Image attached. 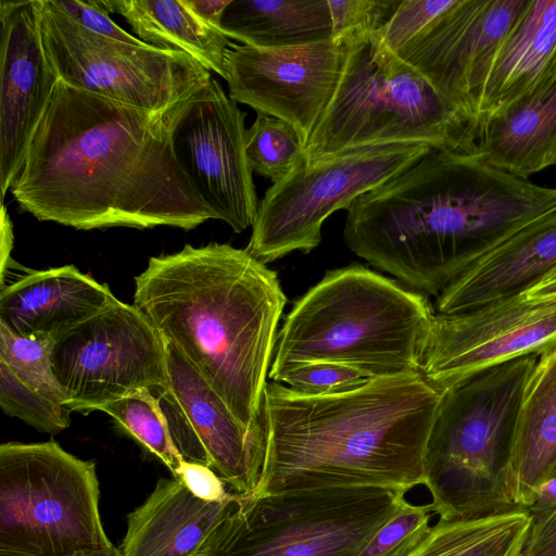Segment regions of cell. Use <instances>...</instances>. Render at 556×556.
<instances>
[{
	"instance_id": "6da1fadb",
	"label": "cell",
	"mask_w": 556,
	"mask_h": 556,
	"mask_svg": "<svg viewBox=\"0 0 556 556\" xmlns=\"http://www.w3.org/2000/svg\"><path fill=\"white\" fill-rule=\"evenodd\" d=\"M200 93L149 111L58 80L10 191L23 212L79 230H191L215 214L175 152Z\"/></svg>"
},
{
	"instance_id": "7a4b0ae2",
	"label": "cell",
	"mask_w": 556,
	"mask_h": 556,
	"mask_svg": "<svg viewBox=\"0 0 556 556\" xmlns=\"http://www.w3.org/2000/svg\"><path fill=\"white\" fill-rule=\"evenodd\" d=\"M556 207V188L486 163L476 151L431 150L346 210V247L417 292L438 296L455 264Z\"/></svg>"
},
{
	"instance_id": "3957f363",
	"label": "cell",
	"mask_w": 556,
	"mask_h": 556,
	"mask_svg": "<svg viewBox=\"0 0 556 556\" xmlns=\"http://www.w3.org/2000/svg\"><path fill=\"white\" fill-rule=\"evenodd\" d=\"M443 392L420 371L309 395L276 381L264 391V458L252 494L425 483V456Z\"/></svg>"
},
{
	"instance_id": "277c9868",
	"label": "cell",
	"mask_w": 556,
	"mask_h": 556,
	"mask_svg": "<svg viewBox=\"0 0 556 556\" xmlns=\"http://www.w3.org/2000/svg\"><path fill=\"white\" fill-rule=\"evenodd\" d=\"M287 304L277 274L245 249L212 242L150 257L134 305L248 430L263 424L264 391Z\"/></svg>"
},
{
	"instance_id": "5b68a950",
	"label": "cell",
	"mask_w": 556,
	"mask_h": 556,
	"mask_svg": "<svg viewBox=\"0 0 556 556\" xmlns=\"http://www.w3.org/2000/svg\"><path fill=\"white\" fill-rule=\"evenodd\" d=\"M434 315L427 295L365 266L328 270L285 317L268 378L314 362L368 379L420 371Z\"/></svg>"
},
{
	"instance_id": "8992f818",
	"label": "cell",
	"mask_w": 556,
	"mask_h": 556,
	"mask_svg": "<svg viewBox=\"0 0 556 556\" xmlns=\"http://www.w3.org/2000/svg\"><path fill=\"white\" fill-rule=\"evenodd\" d=\"M346 47L337 90L304 148L307 163L392 143L476 151L472 123L375 33Z\"/></svg>"
},
{
	"instance_id": "52a82bcc",
	"label": "cell",
	"mask_w": 556,
	"mask_h": 556,
	"mask_svg": "<svg viewBox=\"0 0 556 556\" xmlns=\"http://www.w3.org/2000/svg\"><path fill=\"white\" fill-rule=\"evenodd\" d=\"M536 356L500 364L443 392L426 450L424 483L439 519L519 509L508 488V441L521 388Z\"/></svg>"
},
{
	"instance_id": "ba28073f",
	"label": "cell",
	"mask_w": 556,
	"mask_h": 556,
	"mask_svg": "<svg viewBox=\"0 0 556 556\" xmlns=\"http://www.w3.org/2000/svg\"><path fill=\"white\" fill-rule=\"evenodd\" d=\"M405 494L374 485L236 493L201 556H358Z\"/></svg>"
},
{
	"instance_id": "9c48e42d",
	"label": "cell",
	"mask_w": 556,
	"mask_h": 556,
	"mask_svg": "<svg viewBox=\"0 0 556 556\" xmlns=\"http://www.w3.org/2000/svg\"><path fill=\"white\" fill-rule=\"evenodd\" d=\"M99 501L94 462L52 440L0 445V556H67L115 547Z\"/></svg>"
},
{
	"instance_id": "30bf717a",
	"label": "cell",
	"mask_w": 556,
	"mask_h": 556,
	"mask_svg": "<svg viewBox=\"0 0 556 556\" xmlns=\"http://www.w3.org/2000/svg\"><path fill=\"white\" fill-rule=\"evenodd\" d=\"M433 148L392 143L350 149L314 163L303 160L261 200L245 250L264 264L291 252L308 254L336 211L406 170Z\"/></svg>"
},
{
	"instance_id": "8fae6325",
	"label": "cell",
	"mask_w": 556,
	"mask_h": 556,
	"mask_svg": "<svg viewBox=\"0 0 556 556\" xmlns=\"http://www.w3.org/2000/svg\"><path fill=\"white\" fill-rule=\"evenodd\" d=\"M40 34L59 80L110 100L157 111L203 91L211 72L190 55L93 34L51 0H39Z\"/></svg>"
},
{
	"instance_id": "7c38bea8",
	"label": "cell",
	"mask_w": 556,
	"mask_h": 556,
	"mask_svg": "<svg viewBox=\"0 0 556 556\" xmlns=\"http://www.w3.org/2000/svg\"><path fill=\"white\" fill-rule=\"evenodd\" d=\"M51 361L71 412L98 410L170 382L166 341L140 309L117 298L56 338Z\"/></svg>"
},
{
	"instance_id": "4fadbf2b",
	"label": "cell",
	"mask_w": 556,
	"mask_h": 556,
	"mask_svg": "<svg viewBox=\"0 0 556 556\" xmlns=\"http://www.w3.org/2000/svg\"><path fill=\"white\" fill-rule=\"evenodd\" d=\"M556 344V294L521 292L451 315L435 313L420 374L441 392L473 376Z\"/></svg>"
},
{
	"instance_id": "5bb4252c",
	"label": "cell",
	"mask_w": 556,
	"mask_h": 556,
	"mask_svg": "<svg viewBox=\"0 0 556 556\" xmlns=\"http://www.w3.org/2000/svg\"><path fill=\"white\" fill-rule=\"evenodd\" d=\"M529 0H455L395 54L475 126L495 56Z\"/></svg>"
},
{
	"instance_id": "9a60e30c",
	"label": "cell",
	"mask_w": 556,
	"mask_h": 556,
	"mask_svg": "<svg viewBox=\"0 0 556 556\" xmlns=\"http://www.w3.org/2000/svg\"><path fill=\"white\" fill-rule=\"evenodd\" d=\"M348 54L331 40L286 48L232 45L228 97L291 125L304 148L339 85Z\"/></svg>"
},
{
	"instance_id": "2e32d148",
	"label": "cell",
	"mask_w": 556,
	"mask_h": 556,
	"mask_svg": "<svg viewBox=\"0 0 556 556\" xmlns=\"http://www.w3.org/2000/svg\"><path fill=\"white\" fill-rule=\"evenodd\" d=\"M167 343V342H166ZM169 387L151 390L184 460L210 467L238 494H252L264 458V422L245 429L207 381L170 344Z\"/></svg>"
},
{
	"instance_id": "e0dca14e",
	"label": "cell",
	"mask_w": 556,
	"mask_h": 556,
	"mask_svg": "<svg viewBox=\"0 0 556 556\" xmlns=\"http://www.w3.org/2000/svg\"><path fill=\"white\" fill-rule=\"evenodd\" d=\"M245 116L213 78L174 137L178 161L194 188L216 219L236 233L253 226L260 204L245 152Z\"/></svg>"
},
{
	"instance_id": "ac0fdd59",
	"label": "cell",
	"mask_w": 556,
	"mask_h": 556,
	"mask_svg": "<svg viewBox=\"0 0 556 556\" xmlns=\"http://www.w3.org/2000/svg\"><path fill=\"white\" fill-rule=\"evenodd\" d=\"M39 0L0 1L1 200L21 170L33 135L59 80L46 56Z\"/></svg>"
},
{
	"instance_id": "d6986e66",
	"label": "cell",
	"mask_w": 556,
	"mask_h": 556,
	"mask_svg": "<svg viewBox=\"0 0 556 556\" xmlns=\"http://www.w3.org/2000/svg\"><path fill=\"white\" fill-rule=\"evenodd\" d=\"M556 269V207L465 255L437 296L435 313L457 314L520 292Z\"/></svg>"
},
{
	"instance_id": "ffe728a7",
	"label": "cell",
	"mask_w": 556,
	"mask_h": 556,
	"mask_svg": "<svg viewBox=\"0 0 556 556\" xmlns=\"http://www.w3.org/2000/svg\"><path fill=\"white\" fill-rule=\"evenodd\" d=\"M115 299L74 265L35 270L1 286L0 324L16 336L54 341Z\"/></svg>"
},
{
	"instance_id": "44dd1931",
	"label": "cell",
	"mask_w": 556,
	"mask_h": 556,
	"mask_svg": "<svg viewBox=\"0 0 556 556\" xmlns=\"http://www.w3.org/2000/svg\"><path fill=\"white\" fill-rule=\"evenodd\" d=\"M556 476V344L538 354L523 381L507 456L508 488L528 510L540 488Z\"/></svg>"
},
{
	"instance_id": "7402d4cb",
	"label": "cell",
	"mask_w": 556,
	"mask_h": 556,
	"mask_svg": "<svg viewBox=\"0 0 556 556\" xmlns=\"http://www.w3.org/2000/svg\"><path fill=\"white\" fill-rule=\"evenodd\" d=\"M235 497L236 493L224 502H205L179 479H160L128 514L119 556H201Z\"/></svg>"
},
{
	"instance_id": "603a6c76",
	"label": "cell",
	"mask_w": 556,
	"mask_h": 556,
	"mask_svg": "<svg viewBox=\"0 0 556 556\" xmlns=\"http://www.w3.org/2000/svg\"><path fill=\"white\" fill-rule=\"evenodd\" d=\"M554 78L556 0H529L488 76L478 117V139L491 118Z\"/></svg>"
},
{
	"instance_id": "cb8c5ba5",
	"label": "cell",
	"mask_w": 556,
	"mask_h": 556,
	"mask_svg": "<svg viewBox=\"0 0 556 556\" xmlns=\"http://www.w3.org/2000/svg\"><path fill=\"white\" fill-rule=\"evenodd\" d=\"M476 152L522 179L556 164V78L526 96L482 128Z\"/></svg>"
},
{
	"instance_id": "d4e9b609",
	"label": "cell",
	"mask_w": 556,
	"mask_h": 556,
	"mask_svg": "<svg viewBox=\"0 0 556 556\" xmlns=\"http://www.w3.org/2000/svg\"><path fill=\"white\" fill-rule=\"evenodd\" d=\"M122 15L138 38L151 46L181 51L226 79V56L233 45L222 29L201 20L185 0H103Z\"/></svg>"
},
{
	"instance_id": "484cf974",
	"label": "cell",
	"mask_w": 556,
	"mask_h": 556,
	"mask_svg": "<svg viewBox=\"0 0 556 556\" xmlns=\"http://www.w3.org/2000/svg\"><path fill=\"white\" fill-rule=\"evenodd\" d=\"M220 29L228 38L261 48L331 40L327 0H231Z\"/></svg>"
},
{
	"instance_id": "4316f807",
	"label": "cell",
	"mask_w": 556,
	"mask_h": 556,
	"mask_svg": "<svg viewBox=\"0 0 556 556\" xmlns=\"http://www.w3.org/2000/svg\"><path fill=\"white\" fill-rule=\"evenodd\" d=\"M525 509L430 527L408 556H519L531 526Z\"/></svg>"
},
{
	"instance_id": "83f0119b",
	"label": "cell",
	"mask_w": 556,
	"mask_h": 556,
	"mask_svg": "<svg viewBox=\"0 0 556 556\" xmlns=\"http://www.w3.org/2000/svg\"><path fill=\"white\" fill-rule=\"evenodd\" d=\"M98 410L116 424L176 475L184 460L176 450L155 394L140 389L102 405Z\"/></svg>"
},
{
	"instance_id": "f1b7e54d",
	"label": "cell",
	"mask_w": 556,
	"mask_h": 556,
	"mask_svg": "<svg viewBox=\"0 0 556 556\" xmlns=\"http://www.w3.org/2000/svg\"><path fill=\"white\" fill-rule=\"evenodd\" d=\"M247 157L252 172L277 184L303 160L304 144L295 129L279 118L257 113L247 129Z\"/></svg>"
},
{
	"instance_id": "f546056e",
	"label": "cell",
	"mask_w": 556,
	"mask_h": 556,
	"mask_svg": "<svg viewBox=\"0 0 556 556\" xmlns=\"http://www.w3.org/2000/svg\"><path fill=\"white\" fill-rule=\"evenodd\" d=\"M52 344L49 339L16 336L0 324V362L25 384L64 406L51 361Z\"/></svg>"
},
{
	"instance_id": "4dcf8cb0",
	"label": "cell",
	"mask_w": 556,
	"mask_h": 556,
	"mask_svg": "<svg viewBox=\"0 0 556 556\" xmlns=\"http://www.w3.org/2000/svg\"><path fill=\"white\" fill-rule=\"evenodd\" d=\"M0 406L40 432L56 434L71 425V410L21 381L0 362Z\"/></svg>"
},
{
	"instance_id": "1f68e13d",
	"label": "cell",
	"mask_w": 556,
	"mask_h": 556,
	"mask_svg": "<svg viewBox=\"0 0 556 556\" xmlns=\"http://www.w3.org/2000/svg\"><path fill=\"white\" fill-rule=\"evenodd\" d=\"M432 514L430 504L413 505L406 501L358 556H408L427 535Z\"/></svg>"
},
{
	"instance_id": "d6a6232c",
	"label": "cell",
	"mask_w": 556,
	"mask_h": 556,
	"mask_svg": "<svg viewBox=\"0 0 556 556\" xmlns=\"http://www.w3.org/2000/svg\"><path fill=\"white\" fill-rule=\"evenodd\" d=\"M331 16V41L349 45L379 30L392 16L397 0H327Z\"/></svg>"
},
{
	"instance_id": "836d02e7",
	"label": "cell",
	"mask_w": 556,
	"mask_h": 556,
	"mask_svg": "<svg viewBox=\"0 0 556 556\" xmlns=\"http://www.w3.org/2000/svg\"><path fill=\"white\" fill-rule=\"evenodd\" d=\"M369 379L359 371L336 363L314 362L295 366L274 380L309 395H328L354 390Z\"/></svg>"
},
{
	"instance_id": "e575fe53",
	"label": "cell",
	"mask_w": 556,
	"mask_h": 556,
	"mask_svg": "<svg viewBox=\"0 0 556 556\" xmlns=\"http://www.w3.org/2000/svg\"><path fill=\"white\" fill-rule=\"evenodd\" d=\"M454 1H400L392 16L379 30L375 31V36L384 48L396 53L418 37Z\"/></svg>"
},
{
	"instance_id": "d590c367",
	"label": "cell",
	"mask_w": 556,
	"mask_h": 556,
	"mask_svg": "<svg viewBox=\"0 0 556 556\" xmlns=\"http://www.w3.org/2000/svg\"><path fill=\"white\" fill-rule=\"evenodd\" d=\"M53 5L64 12L83 28L111 39L123 42L143 45L135 37L119 27L111 17L103 0H51Z\"/></svg>"
},
{
	"instance_id": "8d00e7d4",
	"label": "cell",
	"mask_w": 556,
	"mask_h": 556,
	"mask_svg": "<svg viewBox=\"0 0 556 556\" xmlns=\"http://www.w3.org/2000/svg\"><path fill=\"white\" fill-rule=\"evenodd\" d=\"M175 478L198 498L205 502H224L233 496L226 490V483L210 467L182 460Z\"/></svg>"
},
{
	"instance_id": "74e56055",
	"label": "cell",
	"mask_w": 556,
	"mask_h": 556,
	"mask_svg": "<svg viewBox=\"0 0 556 556\" xmlns=\"http://www.w3.org/2000/svg\"><path fill=\"white\" fill-rule=\"evenodd\" d=\"M519 556H556V508L532 518Z\"/></svg>"
},
{
	"instance_id": "f35d334b",
	"label": "cell",
	"mask_w": 556,
	"mask_h": 556,
	"mask_svg": "<svg viewBox=\"0 0 556 556\" xmlns=\"http://www.w3.org/2000/svg\"><path fill=\"white\" fill-rule=\"evenodd\" d=\"M231 0H185L186 4L204 22L219 28L225 9Z\"/></svg>"
},
{
	"instance_id": "ab89813d",
	"label": "cell",
	"mask_w": 556,
	"mask_h": 556,
	"mask_svg": "<svg viewBox=\"0 0 556 556\" xmlns=\"http://www.w3.org/2000/svg\"><path fill=\"white\" fill-rule=\"evenodd\" d=\"M556 508V476L547 480L539 490L528 513L531 518L543 516Z\"/></svg>"
},
{
	"instance_id": "60d3db41",
	"label": "cell",
	"mask_w": 556,
	"mask_h": 556,
	"mask_svg": "<svg viewBox=\"0 0 556 556\" xmlns=\"http://www.w3.org/2000/svg\"><path fill=\"white\" fill-rule=\"evenodd\" d=\"M13 247V231L10 216L5 206L1 207V283L4 280L5 269L10 266V253Z\"/></svg>"
},
{
	"instance_id": "b9f144b4",
	"label": "cell",
	"mask_w": 556,
	"mask_h": 556,
	"mask_svg": "<svg viewBox=\"0 0 556 556\" xmlns=\"http://www.w3.org/2000/svg\"><path fill=\"white\" fill-rule=\"evenodd\" d=\"M526 298H542L556 294V277L542 279L520 291Z\"/></svg>"
},
{
	"instance_id": "7bdbcfd3",
	"label": "cell",
	"mask_w": 556,
	"mask_h": 556,
	"mask_svg": "<svg viewBox=\"0 0 556 556\" xmlns=\"http://www.w3.org/2000/svg\"><path fill=\"white\" fill-rule=\"evenodd\" d=\"M67 556H119L118 547H113L110 549H101V551H91V552H81Z\"/></svg>"
},
{
	"instance_id": "ee69618b",
	"label": "cell",
	"mask_w": 556,
	"mask_h": 556,
	"mask_svg": "<svg viewBox=\"0 0 556 556\" xmlns=\"http://www.w3.org/2000/svg\"><path fill=\"white\" fill-rule=\"evenodd\" d=\"M554 277H556V269H555V270H553V271H551L548 275H546V276H545L544 278H542V279H549V278H554ZM542 279H541V280H542Z\"/></svg>"
}]
</instances>
